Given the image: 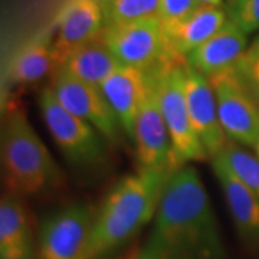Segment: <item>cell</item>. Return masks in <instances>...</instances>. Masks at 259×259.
I'll return each instance as SVG.
<instances>
[{
  "label": "cell",
  "mask_w": 259,
  "mask_h": 259,
  "mask_svg": "<svg viewBox=\"0 0 259 259\" xmlns=\"http://www.w3.org/2000/svg\"><path fill=\"white\" fill-rule=\"evenodd\" d=\"M133 259H225L216 216L193 166L185 164L170 176L153 229Z\"/></svg>",
  "instance_id": "1"
},
{
  "label": "cell",
  "mask_w": 259,
  "mask_h": 259,
  "mask_svg": "<svg viewBox=\"0 0 259 259\" xmlns=\"http://www.w3.org/2000/svg\"><path fill=\"white\" fill-rule=\"evenodd\" d=\"M176 170H140L114 186L97 212L91 258L101 259L156 216L161 193Z\"/></svg>",
  "instance_id": "2"
},
{
  "label": "cell",
  "mask_w": 259,
  "mask_h": 259,
  "mask_svg": "<svg viewBox=\"0 0 259 259\" xmlns=\"http://www.w3.org/2000/svg\"><path fill=\"white\" fill-rule=\"evenodd\" d=\"M2 166L13 194H36L54 186L59 168L20 107H9L2 122Z\"/></svg>",
  "instance_id": "3"
},
{
  "label": "cell",
  "mask_w": 259,
  "mask_h": 259,
  "mask_svg": "<svg viewBox=\"0 0 259 259\" xmlns=\"http://www.w3.org/2000/svg\"><path fill=\"white\" fill-rule=\"evenodd\" d=\"M186 58L173 54L150 69L154 78L158 104L170 134L173 154L179 166L187 161H200L209 157L194 131L186 101Z\"/></svg>",
  "instance_id": "4"
},
{
  "label": "cell",
  "mask_w": 259,
  "mask_h": 259,
  "mask_svg": "<svg viewBox=\"0 0 259 259\" xmlns=\"http://www.w3.org/2000/svg\"><path fill=\"white\" fill-rule=\"evenodd\" d=\"M39 108L48 131L69 161L79 166H93L104 160L105 139L87 121L69 112L56 100L51 87L39 95Z\"/></svg>",
  "instance_id": "5"
},
{
  "label": "cell",
  "mask_w": 259,
  "mask_h": 259,
  "mask_svg": "<svg viewBox=\"0 0 259 259\" xmlns=\"http://www.w3.org/2000/svg\"><path fill=\"white\" fill-rule=\"evenodd\" d=\"M218 102V114L226 137L242 146L259 141V105L235 68L207 76Z\"/></svg>",
  "instance_id": "6"
},
{
  "label": "cell",
  "mask_w": 259,
  "mask_h": 259,
  "mask_svg": "<svg viewBox=\"0 0 259 259\" xmlns=\"http://www.w3.org/2000/svg\"><path fill=\"white\" fill-rule=\"evenodd\" d=\"M97 213L87 203H71L42 223L39 248L42 259H93L91 239Z\"/></svg>",
  "instance_id": "7"
},
{
  "label": "cell",
  "mask_w": 259,
  "mask_h": 259,
  "mask_svg": "<svg viewBox=\"0 0 259 259\" xmlns=\"http://www.w3.org/2000/svg\"><path fill=\"white\" fill-rule=\"evenodd\" d=\"M101 37L122 66L144 72L156 68L170 55L160 19L104 26Z\"/></svg>",
  "instance_id": "8"
},
{
  "label": "cell",
  "mask_w": 259,
  "mask_h": 259,
  "mask_svg": "<svg viewBox=\"0 0 259 259\" xmlns=\"http://www.w3.org/2000/svg\"><path fill=\"white\" fill-rule=\"evenodd\" d=\"M144 102L134 124V144L140 170H177L173 146L158 104L154 78L150 71Z\"/></svg>",
  "instance_id": "9"
},
{
  "label": "cell",
  "mask_w": 259,
  "mask_h": 259,
  "mask_svg": "<svg viewBox=\"0 0 259 259\" xmlns=\"http://www.w3.org/2000/svg\"><path fill=\"white\" fill-rule=\"evenodd\" d=\"M56 100L81 120L87 121L110 143H117L121 124L100 87L82 82L59 69L51 85Z\"/></svg>",
  "instance_id": "10"
},
{
  "label": "cell",
  "mask_w": 259,
  "mask_h": 259,
  "mask_svg": "<svg viewBox=\"0 0 259 259\" xmlns=\"http://www.w3.org/2000/svg\"><path fill=\"white\" fill-rule=\"evenodd\" d=\"M104 29V8L98 0H69L55 23L54 61L55 74L66 58L93 40Z\"/></svg>",
  "instance_id": "11"
},
{
  "label": "cell",
  "mask_w": 259,
  "mask_h": 259,
  "mask_svg": "<svg viewBox=\"0 0 259 259\" xmlns=\"http://www.w3.org/2000/svg\"><path fill=\"white\" fill-rule=\"evenodd\" d=\"M186 101L193 122L194 131L202 141L207 156L214 158L228 143L218 114L216 95L212 83L206 75L196 71L193 66L185 64Z\"/></svg>",
  "instance_id": "12"
},
{
  "label": "cell",
  "mask_w": 259,
  "mask_h": 259,
  "mask_svg": "<svg viewBox=\"0 0 259 259\" xmlns=\"http://www.w3.org/2000/svg\"><path fill=\"white\" fill-rule=\"evenodd\" d=\"M147 88V72L122 65L100 85L101 93L120 121L121 128L130 139L134 136V124Z\"/></svg>",
  "instance_id": "13"
},
{
  "label": "cell",
  "mask_w": 259,
  "mask_h": 259,
  "mask_svg": "<svg viewBox=\"0 0 259 259\" xmlns=\"http://www.w3.org/2000/svg\"><path fill=\"white\" fill-rule=\"evenodd\" d=\"M248 51L246 33L231 19L203 45L186 58L187 64L206 76L235 68Z\"/></svg>",
  "instance_id": "14"
},
{
  "label": "cell",
  "mask_w": 259,
  "mask_h": 259,
  "mask_svg": "<svg viewBox=\"0 0 259 259\" xmlns=\"http://www.w3.org/2000/svg\"><path fill=\"white\" fill-rule=\"evenodd\" d=\"M55 25L39 30L25 42L12 56L6 79L12 85H28L37 82L49 72H55L54 61Z\"/></svg>",
  "instance_id": "15"
},
{
  "label": "cell",
  "mask_w": 259,
  "mask_h": 259,
  "mask_svg": "<svg viewBox=\"0 0 259 259\" xmlns=\"http://www.w3.org/2000/svg\"><path fill=\"white\" fill-rule=\"evenodd\" d=\"M212 167L238 232L246 241H259V197L232 173L221 158H212Z\"/></svg>",
  "instance_id": "16"
},
{
  "label": "cell",
  "mask_w": 259,
  "mask_h": 259,
  "mask_svg": "<svg viewBox=\"0 0 259 259\" xmlns=\"http://www.w3.org/2000/svg\"><path fill=\"white\" fill-rule=\"evenodd\" d=\"M229 20L226 6H200L190 18L164 30L168 52L187 58Z\"/></svg>",
  "instance_id": "17"
},
{
  "label": "cell",
  "mask_w": 259,
  "mask_h": 259,
  "mask_svg": "<svg viewBox=\"0 0 259 259\" xmlns=\"http://www.w3.org/2000/svg\"><path fill=\"white\" fill-rule=\"evenodd\" d=\"M32 236L26 210L18 194H3L0 202V258L30 259Z\"/></svg>",
  "instance_id": "18"
},
{
  "label": "cell",
  "mask_w": 259,
  "mask_h": 259,
  "mask_svg": "<svg viewBox=\"0 0 259 259\" xmlns=\"http://www.w3.org/2000/svg\"><path fill=\"white\" fill-rule=\"evenodd\" d=\"M120 66L121 64L100 33V36L78 48L68 56L61 69L82 82L100 87Z\"/></svg>",
  "instance_id": "19"
},
{
  "label": "cell",
  "mask_w": 259,
  "mask_h": 259,
  "mask_svg": "<svg viewBox=\"0 0 259 259\" xmlns=\"http://www.w3.org/2000/svg\"><path fill=\"white\" fill-rule=\"evenodd\" d=\"M221 158L232 173L259 197V158L235 141L228 140L226 146L216 156Z\"/></svg>",
  "instance_id": "20"
},
{
  "label": "cell",
  "mask_w": 259,
  "mask_h": 259,
  "mask_svg": "<svg viewBox=\"0 0 259 259\" xmlns=\"http://www.w3.org/2000/svg\"><path fill=\"white\" fill-rule=\"evenodd\" d=\"M161 0H112L104 6V26L158 19Z\"/></svg>",
  "instance_id": "21"
},
{
  "label": "cell",
  "mask_w": 259,
  "mask_h": 259,
  "mask_svg": "<svg viewBox=\"0 0 259 259\" xmlns=\"http://www.w3.org/2000/svg\"><path fill=\"white\" fill-rule=\"evenodd\" d=\"M226 12L232 22L246 35L259 30V0H228Z\"/></svg>",
  "instance_id": "22"
},
{
  "label": "cell",
  "mask_w": 259,
  "mask_h": 259,
  "mask_svg": "<svg viewBox=\"0 0 259 259\" xmlns=\"http://www.w3.org/2000/svg\"><path fill=\"white\" fill-rule=\"evenodd\" d=\"M200 6L203 5L199 0H161L158 19L163 25V29L167 30L185 22Z\"/></svg>",
  "instance_id": "23"
},
{
  "label": "cell",
  "mask_w": 259,
  "mask_h": 259,
  "mask_svg": "<svg viewBox=\"0 0 259 259\" xmlns=\"http://www.w3.org/2000/svg\"><path fill=\"white\" fill-rule=\"evenodd\" d=\"M238 69L242 75V79L248 87L249 93L255 98L259 105V44L253 42L252 47L248 48L246 54L243 55Z\"/></svg>",
  "instance_id": "24"
},
{
  "label": "cell",
  "mask_w": 259,
  "mask_h": 259,
  "mask_svg": "<svg viewBox=\"0 0 259 259\" xmlns=\"http://www.w3.org/2000/svg\"><path fill=\"white\" fill-rule=\"evenodd\" d=\"M204 6H226L223 0H199Z\"/></svg>",
  "instance_id": "25"
},
{
  "label": "cell",
  "mask_w": 259,
  "mask_h": 259,
  "mask_svg": "<svg viewBox=\"0 0 259 259\" xmlns=\"http://www.w3.org/2000/svg\"><path fill=\"white\" fill-rule=\"evenodd\" d=\"M98 2H100V3H101V5H102V8H104V6H105V5H108V3H111L112 0H98Z\"/></svg>",
  "instance_id": "26"
},
{
  "label": "cell",
  "mask_w": 259,
  "mask_h": 259,
  "mask_svg": "<svg viewBox=\"0 0 259 259\" xmlns=\"http://www.w3.org/2000/svg\"><path fill=\"white\" fill-rule=\"evenodd\" d=\"M255 153H256V156H258V158H259V141L258 143H256V146H255Z\"/></svg>",
  "instance_id": "27"
},
{
  "label": "cell",
  "mask_w": 259,
  "mask_h": 259,
  "mask_svg": "<svg viewBox=\"0 0 259 259\" xmlns=\"http://www.w3.org/2000/svg\"><path fill=\"white\" fill-rule=\"evenodd\" d=\"M133 256H134V253H131L130 256H127V258H124V259H133Z\"/></svg>",
  "instance_id": "28"
},
{
  "label": "cell",
  "mask_w": 259,
  "mask_h": 259,
  "mask_svg": "<svg viewBox=\"0 0 259 259\" xmlns=\"http://www.w3.org/2000/svg\"><path fill=\"white\" fill-rule=\"evenodd\" d=\"M255 42H258V44H259V36L256 37V39H255Z\"/></svg>",
  "instance_id": "29"
}]
</instances>
